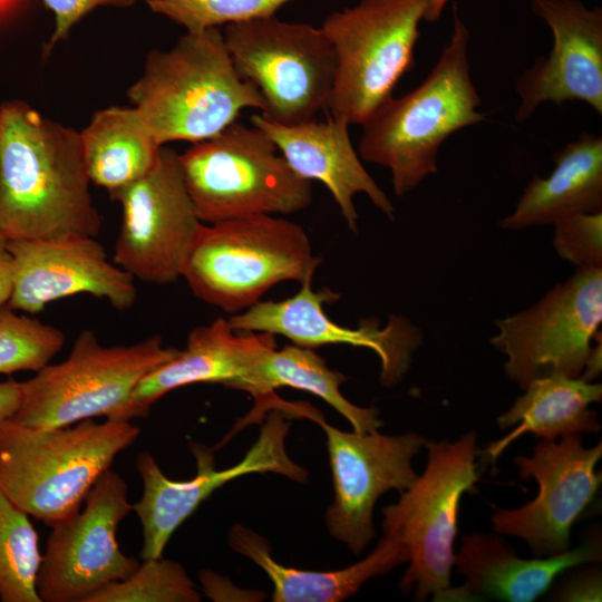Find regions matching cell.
<instances>
[{"mask_svg":"<svg viewBox=\"0 0 602 602\" xmlns=\"http://www.w3.org/2000/svg\"><path fill=\"white\" fill-rule=\"evenodd\" d=\"M80 133L23 101L0 107V233L11 240L96 237Z\"/></svg>","mask_w":602,"mask_h":602,"instance_id":"cell-1","label":"cell"},{"mask_svg":"<svg viewBox=\"0 0 602 602\" xmlns=\"http://www.w3.org/2000/svg\"><path fill=\"white\" fill-rule=\"evenodd\" d=\"M469 30L453 8V31L424 81L391 96L362 124L361 159L387 167L401 197L437 172L441 144L454 133L483 122L482 100L472 80Z\"/></svg>","mask_w":602,"mask_h":602,"instance_id":"cell-2","label":"cell"},{"mask_svg":"<svg viewBox=\"0 0 602 602\" xmlns=\"http://www.w3.org/2000/svg\"><path fill=\"white\" fill-rule=\"evenodd\" d=\"M128 98L159 145L206 140L265 103L234 68L219 28L186 31L168 50H153Z\"/></svg>","mask_w":602,"mask_h":602,"instance_id":"cell-3","label":"cell"},{"mask_svg":"<svg viewBox=\"0 0 602 602\" xmlns=\"http://www.w3.org/2000/svg\"><path fill=\"white\" fill-rule=\"evenodd\" d=\"M129 420L93 418L38 428L0 423V489L48 527L77 514L115 457L139 436Z\"/></svg>","mask_w":602,"mask_h":602,"instance_id":"cell-4","label":"cell"},{"mask_svg":"<svg viewBox=\"0 0 602 602\" xmlns=\"http://www.w3.org/2000/svg\"><path fill=\"white\" fill-rule=\"evenodd\" d=\"M320 262L301 225L250 215L202 223L181 276L196 298L232 315L281 282L312 280Z\"/></svg>","mask_w":602,"mask_h":602,"instance_id":"cell-5","label":"cell"},{"mask_svg":"<svg viewBox=\"0 0 602 602\" xmlns=\"http://www.w3.org/2000/svg\"><path fill=\"white\" fill-rule=\"evenodd\" d=\"M476 443L475 431L454 443L426 441L425 470L381 511L383 532L397 535L409 553L399 588L414 591L417 601H470L463 585H450V574L460 499L478 482Z\"/></svg>","mask_w":602,"mask_h":602,"instance_id":"cell-6","label":"cell"},{"mask_svg":"<svg viewBox=\"0 0 602 602\" xmlns=\"http://www.w3.org/2000/svg\"><path fill=\"white\" fill-rule=\"evenodd\" d=\"M179 349L159 336L130 346L107 347L95 331L82 330L67 359L46 365L21 382L20 405L11 418L29 427L54 428L104 416L130 420L145 417L132 400L138 382Z\"/></svg>","mask_w":602,"mask_h":602,"instance_id":"cell-7","label":"cell"},{"mask_svg":"<svg viewBox=\"0 0 602 602\" xmlns=\"http://www.w3.org/2000/svg\"><path fill=\"white\" fill-rule=\"evenodd\" d=\"M178 161L201 222L293 214L312 203V183L299 176L262 129L237 120L194 143Z\"/></svg>","mask_w":602,"mask_h":602,"instance_id":"cell-8","label":"cell"},{"mask_svg":"<svg viewBox=\"0 0 602 602\" xmlns=\"http://www.w3.org/2000/svg\"><path fill=\"white\" fill-rule=\"evenodd\" d=\"M426 11L427 0H359L326 18L336 58L330 117L361 125L392 96L415 65Z\"/></svg>","mask_w":602,"mask_h":602,"instance_id":"cell-9","label":"cell"},{"mask_svg":"<svg viewBox=\"0 0 602 602\" xmlns=\"http://www.w3.org/2000/svg\"><path fill=\"white\" fill-rule=\"evenodd\" d=\"M223 37L239 76L260 91L262 115L295 124L328 110L336 58L321 27L271 17L226 25Z\"/></svg>","mask_w":602,"mask_h":602,"instance_id":"cell-10","label":"cell"},{"mask_svg":"<svg viewBox=\"0 0 602 602\" xmlns=\"http://www.w3.org/2000/svg\"><path fill=\"white\" fill-rule=\"evenodd\" d=\"M602 323V268L576 269L526 310L496 319L491 344L521 389L550 376L581 377Z\"/></svg>","mask_w":602,"mask_h":602,"instance_id":"cell-11","label":"cell"},{"mask_svg":"<svg viewBox=\"0 0 602 602\" xmlns=\"http://www.w3.org/2000/svg\"><path fill=\"white\" fill-rule=\"evenodd\" d=\"M125 479L110 468L87 493L82 509L50 527L37 575L41 602H89L139 565L118 547L116 530L133 511Z\"/></svg>","mask_w":602,"mask_h":602,"instance_id":"cell-12","label":"cell"},{"mask_svg":"<svg viewBox=\"0 0 602 602\" xmlns=\"http://www.w3.org/2000/svg\"><path fill=\"white\" fill-rule=\"evenodd\" d=\"M110 198L123 210L114 263L146 283L177 281L203 223L187 193L178 154L162 146L154 166Z\"/></svg>","mask_w":602,"mask_h":602,"instance_id":"cell-13","label":"cell"},{"mask_svg":"<svg viewBox=\"0 0 602 602\" xmlns=\"http://www.w3.org/2000/svg\"><path fill=\"white\" fill-rule=\"evenodd\" d=\"M288 409L274 408L265 418L256 441L232 467L216 469L212 449L192 443L196 475L188 480H173L164 475L149 452L137 456L136 468L143 480V496L133 504L143 528L145 559L162 557L181 524L202 502L230 480L252 473H275L294 482L305 483L308 470L288 455L285 439L290 428Z\"/></svg>","mask_w":602,"mask_h":602,"instance_id":"cell-14","label":"cell"},{"mask_svg":"<svg viewBox=\"0 0 602 602\" xmlns=\"http://www.w3.org/2000/svg\"><path fill=\"white\" fill-rule=\"evenodd\" d=\"M601 457V441L586 448L580 434L560 441L542 439L530 457L516 456L520 476L534 478L538 493L518 508L496 509L491 517L494 532L522 538L535 557L570 550L572 527L601 485L595 470Z\"/></svg>","mask_w":602,"mask_h":602,"instance_id":"cell-15","label":"cell"},{"mask_svg":"<svg viewBox=\"0 0 602 602\" xmlns=\"http://www.w3.org/2000/svg\"><path fill=\"white\" fill-rule=\"evenodd\" d=\"M314 421L326 433L333 479L334 498L326 513L327 528L358 555L376 536V502L388 491L401 493L416 482L412 460L427 440L416 433L342 431L320 415Z\"/></svg>","mask_w":602,"mask_h":602,"instance_id":"cell-16","label":"cell"},{"mask_svg":"<svg viewBox=\"0 0 602 602\" xmlns=\"http://www.w3.org/2000/svg\"><path fill=\"white\" fill-rule=\"evenodd\" d=\"M340 297L329 288L314 291L312 280H307L293 297L260 301L230 315L227 321L236 331L280 334L303 348L327 344L368 348L380 359V382L386 387L397 385L420 344V330L399 315H391L383 328L377 319H365L358 328L339 326L324 313L323 304L336 302Z\"/></svg>","mask_w":602,"mask_h":602,"instance_id":"cell-17","label":"cell"},{"mask_svg":"<svg viewBox=\"0 0 602 602\" xmlns=\"http://www.w3.org/2000/svg\"><path fill=\"white\" fill-rule=\"evenodd\" d=\"M550 28L553 47L516 78L521 104L516 119L527 120L544 103L583 101L602 114V9L580 0H531Z\"/></svg>","mask_w":602,"mask_h":602,"instance_id":"cell-18","label":"cell"},{"mask_svg":"<svg viewBox=\"0 0 602 602\" xmlns=\"http://www.w3.org/2000/svg\"><path fill=\"white\" fill-rule=\"evenodd\" d=\"M13 264V290L8 305L38 313L58 299L88 293L119 311L137 298L134 278L107 259L105 247L89 236L7 242Z\"/></svg>","mask_w":602,"mask_h":602,"instance_id":"cell-19","label":"cell"},{"mask_svg":"<svg viewBox=\"0 0 602 602\" xmlns=\"http://www.w3.org/2000/svg\"><path fill=\"white\" fill-rule=\"evenodd\" d=\"M250 122L270 136L299 176L319 181L328 188L350 231L358 232L359 215L353 203L358 193L366 194L388 219H395V206L355 151L350 125L332 117L281 124L262 114L251 115Z\"/></svg>","mask_w":602,"mask_h":602,"instance_id":"cell-20","label":"cell"},{"mask_svg":"<svg viewBox=\"0 0 602 602\" xmlns=\"http://www.w3.org/2000/svg\"><path fill=\"white\" fill-rule=\"evenodd\" d=\"M601 559L598 536L564 553L527 560L498 535L474 532L462 537L454 566L466 579L463 588L470 601L532 602L564 571Z\"/></svg>","mask_w":602,"mask_h":602,"instance_id":"cell-21","label":"cell"},{"mask_svg":"<svg viewBox=\"0 0 602 602\" xmlns=\"http://www.w3.org/2000/svg\"><path fill=\"white\" fill-rule=\"evenodd\" d=\"M276 347L273 334L234 330L217 318L194 328L184 350L149 371L133 391V404L147 416L164 395L193 383H221L240 389L259 356Z\"/></svg>","mask_w":602,"mask_h":602,"instance_id":"cell-22","label":"cell"},{"mask_svg":"<svg viewBox=\"0 0 602 602\" xmlns=\"http://www.w3.org/2000/svg\"><path fill=\"white\" fill-rule=\"evenodd\" d=\"M230 546L258 564L273 583L274 602H339L355 595L370 579L407 563L406 544L385 533L375 550L362 561L333 571H308L276 562L268 542L242 525L230 530Z\"/></svg>","mask_w":602,"mask_h":602,"instance_id":"cell-23","label":"cell"},{"mask_svg":"<svg viewBox=\"0 0 602 602\" xmlns=\"http://www.w3.org/2000/svg\"><path fill=\"white\" fill-rule=\"evenodd\" d=\"M546 177L535 175L499 225L517 231L554 224L577 213L602 212V137L583 132L553 157Z\"/></svg>","mask_w":602,"mask_h":602,"instance_id":"cell-24","label":"cell"},{"mask_svg":"<svg viewBox=\"0 0 602 602\" xmlns=\"http://www.w3.org/2000/svg\"><path fill=\"white\" fill-rule=\"evenodd\" d=\"M512 407L497 417L501 430L518 424L508 435L493 441L484 454L493 463L522 435L545 440L601 429L598 412L590 408L602 399V385L579 378L550 376L531 381Z\"/></svg>","mask_w":602,"mask_h":602,"instance_id":"cell-25","label":"cell"},{"mask_svg":"<svg viewBox=\"0 0 602 602\" xmlns=\"http://www.w3.org/2000/svg\"><path fill=\"white\" fill-rule=\"evenodd\" d=\"M346 377L330 369L324 359L310 348L297 344L282 349L272 347L263 351L240 390L254 397L259 409L275 402L273 390L292 387L313 394L342 415L355 431H373L382 426L376 408L359 407L350 402L340 391Z\"/></svg>","mask_w":602,"mask_h":602,"instance_id":"cell-26","label":"cell"},{"mask_svg":"<svg viewBox=\"0 0 602 602\" xmlns=\"http://www.w3.org/2000/svg\"><path fill=\"white\" fill-rule=\"evenodd\" d=\"M80 138L90 182L109 194L144 176L162 147L134 107L97 111Z\"/></svg>","mask_w":602,"mask_h":602,"instance_id":"cell-27","label":"cell"},{"mask_svg":"<svg viewBox=\"0 0 602 602\" xmlns=\"http://www.w3.org/2000/svg\"><path fill=\"white\" fill-rule=\"evenodd\" d=\"M30 516L0 489V601L41 602L37 575L42 555Z\"/></svg>","mask_w":602,"mask_h":602,"instance_id":"cell-28","label":"cell"},{"mask_svg":"<svg viewBox=\"0 0 602 602\" xmlns=\"http://www.w3.org/2000/svg\"><path fill=\"white\" fill-rule=\"evenodd\" d=\"M185 569L163 557L145 559L126 579L108 584L89 602H198Z\"/></svg>","mask_w":602,"mask_h":602,"instance_id":"cell-29","label":"cell"},{"mask_svg":"<svg viewBox=\"0 0 602 602\" xmlns=\"http://www.w3.org/2000/svg\"><path fill=\"white\" fill-rule=\"evenodd\" d=\"M65 343L64 332L50 324L0 309V375L39 371Z\"/></svg>","mask_w":602,"mask_h":602,"instance_id":"cell-30","label":"cell"},{"mask_svg":"<svg viewBox=\"0 0 602 602\" xmlns=\"http://www.w3.org/2000/svg\"><path fill=\"white\" fill-rule=\"evenodd\" d=\"M291 1L294 0H146L152 11L186 31L271 18Z\"/></svg>","mask_w":602,"mask_h":602,"instance_id":"cell-31","label":"cell"},{"mask_svg":"<svg viewBox=\"0 0 602 602\" xmlns=\"http://www.w3.org/2000/svg\"><path fill=\"white\" fill-rule=\"evenodd\" d=\"M553 225L560 258L577 269L602 268V212L573 214Z\"/></svg>","mask_w":602,"mask_h":602,"instance_id":"cell-32","label":"cell"},{"mask_svg":"<svg viewBox=\"0 0 602 602\" xmlns=\"http://www.w3.org/2000/svg\"><path fill=\"white\" fill-rule=\"evenodd\" d=\"M56 18V27L49 40L47 51L67 37L71 27L84 16L99 6H127L125 0H42Z\"/></svg>","mask_w":602,"mask_h":602,"instance_id":"cell-33","label":"cell"},{"mask_svg":"<svg viewBox=\"0 0 602 602\" xmlns=\"http://www.w3.org/2000/svg\"><path fill=\"white\" fill-rule=\"evenodd\" d=\"M601 583L600 570L579 573L557 590L554 600L569 602L601 601Z\"/></svg>","mask_w":602,"mask_h":602,"instance_id":"cell-34","label":"cell"},{"mask_svg":"<svg viewBox=\"0 0 602 602\" xmlns=\"http://www.w3.org/2000/svg\"><path fill=\"white\" fill-rule=\"evenodd\" d=\"M21 399V382L8 380L0 382V423L11 419L17 412Z\"/></svg>","mask_w":602,"mask_h":602,"instance_id":"cell-35","label":"cell"},{"mask_svg":"<svg viewBox=\"0 0 602 602\" xmlns=\"http://www.w3.org/2000/svg\"><path fill=\"white\" fill-rule=\"evenodd\" d=\"M13 290V264L9 252L0 250V309L9 302Z\"/></svg>","mask_w":602,"mask_h":602,"instance_id":"cell-36","label":"cell"},{"mask_svg":"<svg viewBox=\"0 0 602 602\" xmlns=\"http://www.w3.org/2000/svg\"><path fill=\"white\" fill-rule=\"evenodd\" d=\"M601 369H602V343L600 339L596 346L591 347L581 378L586 381H592L600 376Z\"/></svg>","mask_w":602,"mask_h":602,"instance_id":"cell-37","label":"cell"},{"mask_svg":"<svg viewBox=\"0 0 602 602\" xmlns=\"http://www.w3.org/2000/svg\"><path fill=\"white\" fill-rule=\"evenodd\" d=\"M448 0H427L425 21L436 22L440 18Z\"/></svg>","mask_w":602,"mask_h":602,"instance_id":"cell-38","label":"cell"},{"mask_svg":"<svg viewBox=\"0 0 602 602\" xmlns=\"http://www.w3.org/2000/svg\"><path fill=\"white\" fill-rule=\"evenodd\" d=\"M18 0H0V16H3L6 12L10 11Z\"/></svg>","mask_w":602,"mask_h":602,"instance_id":"cell-39","label":"cell"},{"mask_svg":"<svg viewBox=\"0 0 602 602\" xmlns=\"http://www.w3.org/2000/svg\"><path fill=\"white\" fill-rule=\"evenodd\" d=\"M7 242L6 237L0 233V250L6 249Z\"/></svg>","mask_w":602,"mask_h":602,"instance_id":"cell-40","label":"cell"},{"mask_svg":"<svg viewBox=\"0 0 602 602\" xmlns=\"http://www.w3.org/2000/svg\"><path fill=\"white\" fill-rule=\"evenodd\" d=\"M126 1V4L129 6L132 3H134L136 0H125Z\"/></svg>","mask_w":602,"mask_h":602,"instance_id":"cell-41","label":"cell"}]
</instances>
